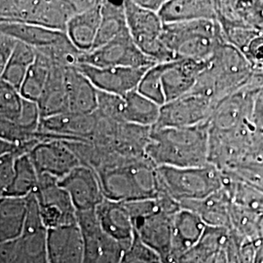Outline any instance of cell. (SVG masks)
Segmentation results:
<instances>
[{"instance_id":"46","label":"cell","mask_w":263,"mask_h":263,"mask_svg":"<svg viewBox=\"0 0 263 263\" xmlns=\"http://www.w3.org/2000/svg\"><path fill=\"white\" fill-rule=\"evenodd\" d=\"M135 2L142 9L159 14L160 11L162 9V7L166 1H164V0H135Z\"/></svg>"},{"instance_id":"39","label":"cell","mask_w":263,"mask_h":263,"mask_svg":"<svg viewBox=\"0 0 263 263\" xmlns=\"http://www.w3.org/2000/svg\"><path fill=\"white\" fill-rule=\"evenodd\" d=\"M231 230L243 237L256 241L259 216L243 208L230 203L229 208Z\"/></svg>"},{"instance_id":"9","label":"cell","mask_w":263,"mask_h":263,"mask_svg":"<svg viewBox=\"0 0 263 263\" xmlns=\"http://www.w3.org/2000/svg\"><path fill=\"white\" fill-rule=\"evenodd\" d=\"M34 195L47 230L77 223L76 208L68 193L60 185L59 179L47 174L38 175Z\"/></svg>"},{"instance_id":"37","label":"cell","mask_w":263,"mask_h":263,"mask_svg":"<svg viewBox=\"0 0 263 263\" xmlns=\"http://www.w3.org/2000/svg\"><path fill=\"white\" fill-rule=\"evenodd\" d=\"M24 98L18 89L0 80V117L18 123L23 109Z\"/></svg>"},{"instance_id":"6","label":"cell","mask_w":263,"mask_h":263,"mask_svg":"<svg viewBox=\"0 0 263 263\" xmlns=\"http://www.w3.org/2000/svg\"><path fill=\"white\" fill-rule=\"evenodd\" d=\"M157 179L160 193L179 204L204 199L223 187L222 172L211 164L196 168L159 167Z\"/></svg>"},{"instance_id":"28","label":"cell","mask_w":263,"mask_h":263,"mask_svg":"<svg viewBox=\"0 0 263 263\" xmlns=\"http://www.w3.org/2000/svg\"><path fill=\"white\" fill-rule=\"evenodd\" d=\"M230 229L207 226L201 240L180 258V263H226L224 245Z\"/></svg>"},{"instance_id":"33","label":"cell","mask_w":263,"mask_h":263,"mask_svg":"<svg viewBox=\"0 0 263 263\" xmlns=\"http://www.w3.org/2000/svg\"><path fill=\"white\" fill-rule=\"evenodd\" d=\"M37 185V172L28 154H24L15 161L14 177L4 196L27 198L35 192Z\"/></svg>"},{"instance_id":"7","label":"cell","mask_w":263,"mask_h":263,"mask_svg":"<svg viewBox=\"0 0 263 263\" xmlns=\"http://www.w3.org/2000/svg\"><path fill=\"white\" fill-rule=\"evenodd\" d=\"M47 228L33 194L28 196V214L23 234L18 239L0 244L1 263H48Z\"/></svg>"},{"instance_id":"25","label":"cell","mask_w":263,"mask_h":263,"mask_svg":"<svg viewBox=\"0 0 263 263\" xmlns=\"http://www.w3.org/2000/svg\"><path fill=\"white\" fill-rule=\"evenodd\" d=\"M66 84L68 112H96L98 107V90L77 66L66 68Z\"/></svg>"},{"instance_id":"12","label":"cell","mask_w":263,"mask_h":263,"mask_svg":"<svg viewBox=\"0 0 263 263\" xmlns=\"http://www.w3.org/2000/svg\"><path fill=\"white\" fill-rule=\"evenodd\" d=\"M80 64L96 67H151L157 65L135 44L129 31L83 54Z\"/></svg>"},{"instance_id":"20","label":"cell","mask_w":263,"mask_h":263,"mask_svg":"<svg viewBox=\"0 0 263 263\" xmlns=\"http://www.w3.org/2000/svg\"><path fill=\"white\" fill-rule=\"evenodd\" d=\"M95 211L104 233L129 249L135 238V231L125 203L104 198Z\"/></svg>"},{"instance_id":"8","label":"cell","mask_w":263,"mask_h":263,"mask_svg":"<svg viewBox=\"0 0 263 263\" xmlns=\"http://www.w3.org/2000/svg\"><path fill=\"white\" fill-rule=\"evenodd\" d=\"M123 2L128 31L141 52L157 65L176 61L162 41L164 23L159 14L142 9L133 0Z\"/></svg>"},{"instance_id":"29","label":"cell","mask_w":263,"mask_h":263,"mask_svg":"<svg viewBox=\"0 0 263 263\" xmlns=\"http://www.w3.org/2000/svg\"><path fill=\"white\" fill-rule=\"evenodd\" d=\"M28 197L0 198V244L18 239L24 232Z\"/></svg>"},{"instance_id":"32","label":"cell","mask_w":263,"mask_h":263,"mask_svg":"<svg viewBox=\"0 0 263 263\" xmlns=\"http://www.w3.org/2000/svg\"><path fill=\"white\" fill-rule=\"evenodd\" d=\"M124 123L152 128L158 121L160 107L158 104L134 90L124 97Z\"/></svg>"},{"instance_id":"18","label":"cell","mask_w":263,"mask_h":263,"mask_svg":"<svg viewBox=\"0 0 263 263\" xmlns=\"http://www.w3.org/2000/svg\"><path fill=\"white\" fill-rule=\"evenodd\" d=\"M206 64L188 59L165 63L161 79L166 104L189 94Z\"/></svg>"},{"instance_id":"14","label":"cell","mask_w":263,"mask_h":263,"mask_svg":"<svg viewBox=\"0 0 263 263\" xmlns=\"http://www.w3.org/2000/svg\"><path fill=\"white\" fill-rule=\"evenodd\" d=\"M98 116L93 114L66 112L42 119L38 132L49 141H92Z\"/></svg>"},{"instance_id":"21","label":"cell","mask_w":263,"mask_h":263,"mask_svg":"<svg viewBox=\"0 0 263 263\" xmlns=\"http://www.w3.org/2000/svg\"><path fill=\"white\" fill-rule=\"evenodd\" d=\"M0 32L34 48L37 52L56 47L68 40L64 31L23 23H0Z\"/></svg>"},{"instance_id":"24","label":"cell","mask_w":263,"mask_h":263,"mask_svg":"<svg viewBox=\"0 0 263 263\" xmlns=\"http://www.w3.org/2000/svg\"><path fill=\"white\" fill-rule=\"evenodd\" d=\"M103 1H97L91 8L76 14L67 23L66 33L70 42L86 54L94 47L102 19Z\"/></svg>"},{"instance_id":"17","label":"cell","mask_w":263,"mask_h":263,"mask_svg":"<svg viewBox=\"0 0 263 263\" xmlns=\"http://www.w3.org/2000/svg\"><path fill=\"white\" fill-rule=\"evenodd\" d=\"M68 193L76 213L96 210L104 200L103 188L94 170L80 165L59 180Z\"/></svg>"},{"instance_id":"31","label":"cell","mask_w":263,"mask_h":263,"mask_svg":"<svg viewBox=\"0 0 263 263\" xmlns=\"http://www.w3.org/2000/svg\"><path fill=\"white\" fill-rule=\"evenodd\" d=\"M127 31L128 27L124 2L112 3L109 1H103L102 19L92 50L104 46Z\"/></svg>"},{"instance_id":"36","label":"cell","mask_w":263,"mask_h":263,"mask_svg":"<svg viewBox=\"0 0 263 263\" xmlns=\"http://www.w3.org/2000/svg\"><path fill=\"white\" fill-rule=\"evenodd\" d=\"M226 263H254L256 241L229 230L224 245Z\"/></svg>"},{"instance_id":"11","label":"cell","mask_w":263,"mask_h":263,"mask_svg":"<svg viewBox=\"0 0 263 263\" xmlns=\"http://www.w3.org/2000/svg\"><path fill=\"white\" fill-rule=\"evenodd\" d=\"M76 217L84 240V263H120L128 249L104 233L96 211L78 212Z\"/></svg>"},{"instance_id":"2","label":"cell","mask_w":263,"mask_h":263,"mask_svg":"<svg viewBox=\"0 0 263 263\" xmlns=\"http://www.w3.org/2000/svg\"><path fill=\"white\" fill-rule=\"evenodd\" d=\"M254 83H259L244 55L228 43L222 44L207 61L190 93L201 95L214 104Z\"/></svg>"},{"instance_id":"3","label":"cell","mask_w":263,"mask_h":263,"mask_svg":"<svg viewBox=\"0 0 263 263\" xmlns=\"http://www.w3.org/2000/svg\"><path fill=\"white\" fill-rule=\"evenodd\" d=\"M131 216L135 236L159 254L162 260L172 253L173 220L180 210L178 202L160 193L158 197L124 202Z\"/></svg>"},{"instance_id":"13","label":"cell","mask_w":263,"mask_h":263,"mask_svg":"<svg viewBox=\"0 0 263 263\" xmlns=\"http://www.w3.org/2000/svg\"><path fill=\"white\" fill-rule=\"evenodd\" d=\"M262 85L254 83L216 104L209 120V130L224 132L235 129L245 123L253 121L254 98Z\"/></svg>"},{"instance_id":"35","label":"cell","mask_w":263,"mask_h":263,"mask_svg":"<svg viewBox=\"0 0 263 263\" xmlns=\"http://www.w3.org/2000/svg\"><path fill=\"white\" fill-rule=\"evenodd\" d=\"M51 66L52 65L47 58L37 52L36 60L28 69L20 89L23 98L37 103L46 86Z\"/></svg>"},{"instance_id":"26","label":"cell","mask_w":263,"mask_h":263,"mask_svg":"<svg viewBox=\"0 0 263 263\" xmlns=\"http://www.w3.org/2000/svg\"><path fill=\"white\" fill-rule=\"evenodd\" d=\"M164 24L186 23L201 20L216 21V1L211 0H170L159 12Z\"/></svg>"},{"instance_id":"27","label":"cell","mask_w":263,"mask_h":263,"mask_svg":"<svg viewBox=\"0 0 263 263\" xmlns=\"http://www.w3.org/2000/svg\"><path fill=\"white\" fill-rule=\"evenodd\" d=\"M65 66L52 65L46 86L38 100L41 120L58 114L68 112Z\"/></svg>"},{"instance_id":"23","label":"cell","mask_w":263,"mask_h":263,"mask_svg":"<svg viewBox=\"0 0 263 263\" xmlns=\"http://www.w3.org/2000/svg\"><path fill=\"white\" fill-rule=\"evenodd\" d=\"M230 203L229 196L222 187L204 199L179 203V207L194 213L207 226L230 229Z\"/></svg>"},{"instance_id":"19","label":"cell","mask_w":263,"mask_h":263,"mask_svg":"<svg viewBox=\"0 0 263 263\" xmlns=\"http://www.w3.org/2000/svg\"><path fill=\"white\" fill-rule=\"evenodd\" d=\"M48 263H84V240L77 223L47 232Z\"/></svg>"},{"instance_id":"47","label":"cell","mask_w":263,"mask_h":263,"mask_svg":"<svg viewBox=\"0 0 263 263\" xmlns=\"http://www.w3.org/2000/svg\"><path fill=\"white\" fill-rule=\"evenodd\" d=\"M256 256L263 260V214L259 216L256 239Z\"/></svg>"},{"instance_id":"16","label":"cell","mask_w":263,"mask_h":263,"mask_svg":"<svg viewBox=\"0 0 263 263\" xmlns=\"http://www.w3.org/2000/svg\"><path fill=\"white\" fill-rule=\"evenodd\" d=\"M28 156L38 175L47 174L59 180L81 165L76 153L63 141H40Z\"/></svg>"},{"instance_id":"42","label":"cell","mask_w":263,"mask_h":263,"mask_svg":"<svg viewBox=\"0 0 263 263\" xmlns=\"http://www.w3.org/2000/svg\"><path fill=\"white\" fill-rule=\"evenodd\" d=\"M241 53L253 66L255 76L263 81V32L255 35Z\"/></svg>"},{"instance_id":"45","label":"cell","mask_w":263,"mask_h":263,"mask_svg":"<svg viewBox=\"0 0 263 263\" xmlns=\"http://www.w3.org/2000/svg\"><path fill=\"white\" fill-rule=\"evenodd\" d=\"M34 146V142L29 141L27 143L17 145L8 141L0 140V157L10 153H18L19 155L28 154Z\"/></svg>"},{"instance_id":"43","label":"cell","mask_w":263,"mask_h":263,"mask_svg":"<svg viewBox=\"0 0 263 263\" xmlns=\"http://www.w3.org/2000/svg\"><path fill=\"white\" fill-rule=\"evenodd\" d=\"M17 40L0 32V80L2 79Z\"/></svg>"},{"instance_id":"10","label":"cell","mask_w":263,"mask_h":263,"mask_svg":"<svg viewBox=\"0 0 263 263\" xmlns=\"http://www.w3.org/2000/svg\"><path fill=\"white\" fill-rule=\"evenodd\" d=\"M216 107L204 96L189 93L160 107L158 121L152 129L190 128L209 122Z\"/></svg>"},{"instance_id":"40","label":"cell","mask_w":263,"mask_h":263,"mask_svg":"<svg viewBox=\"0 0 263 263\" xmlns=\"http://www.w3.org/2000/svg\"><path fill=\"white\" fill-rule=\"evenodd\" d=\"M96 112L100 116L117 123H124V98L98 91V107Z\"/></svg>"},{"instance_id":"38","label":"cell","mask_w":263,"mask_h":263,"mask_svg":"<svg viewBox=\"0 0 263 263\" xmlns=\"http://www.w3.org/2000/svg\"><path fill=\"white\" fill-rule=\"evenodd\" d=\"M164 64H158L149 67L137 88V91L143 97L149 99L155 104L162 106L166 104L163 85H162V72Z\"/></svg>"},{"instance_id":"1","label":"cell","mask_w":263,"mask_h":263,"mask_svg":"<svg viewBox=\"0 0 263 263\" xmlns=\"http://www.w3.org/2000/svg\"><path fill=\"white\" fill-rule=\"evenodd\" d=\"M145 155L157 168L206 166L209 164V123L190 128H151Z\"/></svg>"},{"instance_id":"5","label":"cell","mask_w":263,"mask_h":263,"mask_svg":"<svg viewBox=\"0 0 263 263\" xmlns=\"http://www.w3.org/2000/svg\"><path fill=\"white\" fill-rule=\"evenodd\" d=\"M162 41L175 60L207 62L218 47L226 43L217 21L201 20L164 24Z\"/></svg>"},{"instance_id":"4","label":"cell","mask_w":263,"mask_h":263,"mask_svg":"<svg viewBox=\"0 0 263 263\" xmlns=\"http://www.w3.org/2000/svg\"><path fill=\"white\" fill-rule=\"evenodd\" d=\"M96 174L105 199L132 202L159 195L157 167L147 157L128 161Z\"/></svg>"},{"instance_id":"30","label":"cell","mask_w":263,"mask_h":263,"mask_svg":"<svg viewBox=\"0 0 263 263\" xmlns=\"http://www.w3.org/2000/svg\"><path fill=\"white\" fill-rule=\"evenodd\" d=\"M222 174L223 188L229 196L230 202L238 207L261 216L263 214V190L230 173L222 172Z\"/></svg>"},{"instance_id":"44","label":"cell","mask_w":263,"mask_h":263,"mask_svg":"<svg viewBox=\"0 0 263 263\" xmlns=\"http://www.w3.org/2000/svg\"><path fill=\"white\" fill-rule=\"evenodd\" d=\"M253 123L263 137V85L259 87L254 98Z\"/></svg>"},{"instance_id":"15","label":"cell","mask_w":263,"mask_h":263,"mask_svg":"<svg viewBox=\"0 0 263 263\" xmlns=\"http://www.w3.org/2000/svg\"><path fill=\"white\" fill-rule=\"evenodd\" d=\"M77 68L98 91L124 97L137 90L149 67H96L80 64Z\"/></svg>"},{"instance_id":"34","label":"cell","mask_w":263,"mask_h":263,"mask_svg":"<svg viewBox=\"0 0 263 263\" xmlns=\"http://www.w3.org/2000/svg\"><path fill=\"white\" fill-rule=\"evenodd\" d=\"M36 56L37 52L34 48L17 41L1 80L20 91L28 69L36 60Z\"/></svg>"},{"instance_id":"41","label":"cell","mask_w":263,"mask_h":263,"mask_svg":"<svg viewBox=\"0 0 263 263\" xmlns=\"http://www.w3.org/2000/svg\"><path fill=\"white\" fill-rule=\"evenodd\" d=\"M120 263H163L159 254L142 244L135 236L131 247L124 253Z\"/></svg>"},{"instance_id":"22","label":"cell","mask_w":263,"mask_h":263,"mask_svg":"<svg viewBox=\"0 0 263 263\" xmlns=\"http://www.w3.org/2000/svg\"><path fill=\"white\" fill-rule=\"evenodd\" d=\"M207 226L194 213L181 209L174 216L172 253L170 256L180 259L204 234Z\"/></svg>"}]
</instances>
